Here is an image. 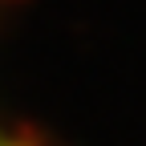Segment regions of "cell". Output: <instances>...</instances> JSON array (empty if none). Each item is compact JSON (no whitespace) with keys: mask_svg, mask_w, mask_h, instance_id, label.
<instances>
[{"mask_svg":"<svg viewBox=\"0 0 146 146\" xmlns=\"http://www.w3.org/2000/svg\"><path fill=\"white\" fill-rule=\"evenodd\" d=\"M0 146H4V142H0Z\"/></svg>","mask_w":146,"mask_h":146,"instance_id":"1","label":"cell"}]
</instances>
